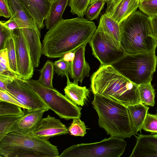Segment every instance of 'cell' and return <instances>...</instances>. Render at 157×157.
Returning a JSON list of instances; mask_svg holds the SVG:
<instances>
[{
    "label": "cell",
    "instance_id": "6da1fadb",
    "mask_svg": "<svg viewBox=\"0 0 157 157\" xmlns=\"http://www.w3.org/2000/svg\"><path fill=\"white\" fill-rule=\"evenodd\" d=\"M97 29L95 23L79 17L63 19L46 33L42 42L43 54L62 58L89 43Z\"/></svg>",
    "mask_w": 157,
    "mask_h": 157
},
{
    "label": "cell",
    "instance_id": "7a4b0ae2",
    "mask_svg": "<svg viewBox=\"0 0 157 157\" xmlns=\"http://www.w3.org/2000/svg\"><path fill=\"white\" fill-rule=\"evenodd\" d=\"M90 81L94 94L101 95L127 107L141 103L138 85L111 65H101L91 76Z\"/></svg>",
    "mask_w": 157,
    "mask_h": 157
},
{
    "label": "cell",
    "instance_id": "3957f363",
    "mask_svg": "<svg viewBox=\"0 0 157 157\" xmlns=\"http://www.w3.org/2000/svg\"><path fill=\"white\" fill-rule=\"evenodd\" d=\"M121 45L126 54L155 53L157 41L149 17L136 11L120 24Z\"/></svg>",
    "mask_w": 157,
    "mask_h": 157
},
{
    "label": "cell",
    "instance_id": "277c9868",
    "mask_svg": "<svg viewBox=\"0 0 157 157\" xmlns=\"http://www.w3.org/2000/svg\"><path fill=\"white\" fill-rule=\"evenodd\" d=\"M92 102L98 113V124L110 136L122 138L135 135L127 107L98 94Z\"/></svg>",
    "mask_w": 157,
    "mask_h": 157
},
{
    "label": "cell",
    "instance_id": "5b68a950",
    "mask_svg": "<svg viewBox=\"0 0 157 157\" xmlns=\"http://www.w3.org/2000/svg\"><path fill=\"white\" fill-rule=\"evenodd\" d=\"M57 147L33 134L11 132L0 140V157H59Z\"/></svg>",
    "mask_w": 157,
    "mask_h": 157
},
{
    "label": "cell",
    "instance_id": "8992f818",
    "mask_svg": "<svg viewBox=\"0 0 157 157\" xmlns=\"http://www.w3.org/2000/svg\"><path fill=\"white\" fill-rule=\"evenodd\" d=\"M157 62V57L155 53L125 54L111 65L130 81L138 86L151 83Z\"/></svg>",
    "mask_w": 157,
    "mask_h": 157
},
{
    "label": "cell",
    "instance_id": "52a82bcc",
    "mask_svg": "<svg viewBox=\"0 0 157 157\" xmlns=\"http://www.w3.org/2000/svg\"><path fill=\"white\" fill-rule=\"evenodd\" d=\"M126 145L123 138L110 136L99 142L73 145L66 149L59 157H120Z\"/></svg>",
    "mask_w": 157,
    "mask_h": 157
},
{
    "label": "cell",
    "instance_id": "ba28073f",
    "mask_svg": "<svg viewBox=\"0 0 157 157\" xmlns=\"http://www.w3.org/2000/svg\"><path fill=\"white\" fill-rule=\"evenodd\" d=\"M32 89L49 109L53 111L60 118L66 120L80 118L82 108L78 106L65 95L55 88L45 87L38 80L27 81Z\"/></svg>",
    "mask_w": 157,
    "mask_h": 157
},
{
    "label": "cell",
    "instance_id": "9c48e42d",
    "mask_svg": "<svg viewBox=\"0 0 157 157\" xmlns=\"http://www.w3.org/2000/svg\"><path fill=\"white\" fill-rule=\"evenodd\" d=\"M89 43L93 55L101 65H111L126 54L120 42L105 33L99 24Z\"/></svg>",
    "mask_w": 157,
    "mask_h": 157
},
{
    "label": "cell",
    "instance_id": "30bf717a",
    "mask_svg": "<svg viewBox=\"0 0 157 157\" xmlns=\"http://www.w3.org/2000/svg\"><path fill=\"white\" fill-rule=\"evenodd\" d=\"M19 100L30 110L49 108L36 94L27 81L15 77L7 85L6 90Z\"/></svg>",
    "mask_w": 157,
    "mask_h": 157
},
{
    "label": "cell",
    "instance_id": "8fae6325",
    "mask_svg": "<svg viewBox=\"0 0 157 157\" xmlns=\"http://www.w3.org/2000/svg\"><path fill=\"white\" fill-rule=\"evenodd\" d=\"M14 35L19 78L25 81L31 79L34 67L27 40L21 29L13 30Z\"/></svg>",
    "mask_w": 157,
    "mask_h": 157
},
{
    "label": "cell",
    "instance_id": "7c38bea8",
    "mask_svg": "<svg viewBox=\"0 0 157 157\" xmlns=\"http://www.w3.org/2000/svg\"><path fill=\"white\" fill-rule=\"evenodd\" d=\"M140 0H112L107 3L105 13L119 23H121L135 12Z\"/></svg>",
    "mask_w": 157,
    "mask_h": 157
},
{
    "label": "cell",
    "instance_id": "4fadbf2b",
    "mask_svg": "<svg viewBox=\"0 0 157 157\" xmlns=\"http://www.w3.org/2000/svg\"><path fill=\"white\" fill-rule=\"evenodd\" d=\"M68 133L67 128L59 120L48 115L42 118L33 134L48 140L52 137Z\"/></svg>",
    "mask_w": 157,
    "mask_h": 157
},
{
    "label": "cell",
    "instance_id": "5bb4252c",
    "mask_svg": "<svg viewBox=\"0 0 157 157\" xmlns=\"http://www.w3.org/2000/svg\"><path fill=\"white\" fill-rule=\"evenodd\" d=\"M48 110L45 109L33 110L23 109L24 114L13 128L11 132H16L24 134H33L43 118V114Z\"/></svg>",
    "mask_w": 157,
    "mask_h": 157
},
{
    "label": "cell",
    "instance_id": "9a60e30c",
    "mask_svg": "<svg viewBox=\"0 0 157 157\" xmlns=\"http://www.w3.org/2000/svg\"><path fill=\"white\" fill-rule=\"evenodd\" d=\"M86 44H84L77 49L73 53L74 56L70 62L71 70L70 75L73 82L81 83L86 77L90 74V67L86 61L85 53Z\"/></svg>",
    "mask_w": 157,
    "mask_h": 157
},
{
    "label": "cell",
    "instance_id": "2e32d148",
    "mask_svg": "<svg viewBox=\"0 0 157 157\" xmlns=\"http://www.w3.org/2000/svg\"><path fill=\"white\" fill-rule=\"evenodd\" d=\"M130 157H157V136L139 135Z\"/></svg>",
    "mask_w": 157,
    "mask_h": 157
},
{
    "label": "cell",
    "instance_id": "e0dca14e",
    "mask_svg": "<svg viewBox=\"0 0 157 157\" xmlns=\"http://www.w3.org/2000/svg\"><path fill=\"white\" fill-rule=\"evenodd\" d=\"M27 40L33 67H38L43 54L40 29L38 27L21 28Z\"/></svg>",
    "mask_w": 157,
    "mask_h": 157
},
{
    "label": "cell",
    "instance_id": "ac0fdd59",
    "mask_svg": "<svg viewBox=\"0 0 157 157\" xmlns=\"http://www.w3.org/2000/svg\"><path fill=\"white\" fill-rule=\"evenodd\" d=\"M19 0L32 16L39 28L43 29L51 3L48 0Z\"/></svg>",
    "mask_w": 157,
    "mask_h": 157
},
{
    "label": "cell",
    "instance_id": "d6986e66",
    "mask_svg": "<svg viewBox=\"0 0 157 157\" xmlns=\"http://www.w3.org/2000/svg\"><path fill=\"white\" fill-rule=\"evenodd\" d=\"M12 17L20 29L38 27L34 18L19 0H8ZM39 28V27H38Z\"/></svg>",
    "mask_w": 157,
    "mask_h": 157
},
{
    "label": "cell",
    "instance_id": "ffe728a7",
    "mask_svg": "<svg viewBox=\"0 0 157 157\" xmlns=\"http://www.w3.org/2000/svg\"><path fill=\"white\" fill-rule=\"evenodd\" d=\"M66 77L67 85L64 89L65 95L77 105L83 106L89 96V90L85 86H80L77 83L71 82L68 75Z\"/></svg>",
    "mask_w": 157,
    "mask_h": 157
},
{
    "label": "cell",
    "instance_id": "44dd1931",
    "mask_svg": "<svg viewBox=\"0 0 157 157\" xmlns=\"http://www.w3.org/2000/svg\"><path fill=\"white\" fill-rule=\"evenodd\" d=\"M127 108L131 123L135 135L142 129L149 107L140 103L128 106Z\"/></svg>",
    "mask_w": 157,
    "mask_h": 157
},
{
    "label": "cell",
    "instance_id": "7402d4cb",
    "mask_svg": "<svg viewBox=\"0 0 157 157\" xmlns=\"http://www.w3.org/2000/svg\"><path fill=\"white\" fill-rule=\"evenodd\" d=\"M69 0H55L51 3L48 15L45 19L46 29L49 30L62 20V15Z\"/></svg>",
    "mask_w": 157,
    "mask_h": 157
},
{
    "label": "cell",
    "instance_id": "603a6c76",
    "mask_svg": "<svg viewBox=\"0 0 157 157\" xmlns=\"http://www.w3.org/2000/svg\"><path fill=\"white\" fill-rule=\"evenodd\" d=\"M99 24L103 31L116 40L120 42L121 31L120 24L104 13L100 18Z\"/></svg>",
    "mask_w": 157,
    "mask_h": 157
},
{
    "label": "cell",
    "instance_id": "cb8c5ba5",
    "mask_svg": "<svg viewBox=\"0 0 157 157\" xmlns=\"http://www.w3.org/2000/svg\"><path fill=\"white\" fill-rule=\"evenodd\" d=\"M7 50L10 67L15 75L18 77L19 73L17 59L15 40L13 31L7 39L4 48Z\"/></svg>",
    "mask_w": 157,
    "mask_h": 157
},
{
    "label": "cell",
    "instance_id": "d4e9b609",
    "mask_svg": "<svg viewBox=\"0 0 157 157\" xmlns=\"http://www.w3.org/2000/svg\"><path fill=\"white\" fill-rule=\"evenodd\" d=\"M54 71V63L47 60L40 71V75L38 81L43 86L54 88L52 84Z\"/></svg>",
    "mask_w": 157,
    "mask_h": 157
},
{
    "label": "cell",
    "instance_id": "484cf974",
    "mask_svg": "<svg viewBox=\"0 0 157 157\" xmlns=\"http://www.w3.org/2000/svg\"><path fill=\"white\" fill-rule=\"evenodd\" d=\"M141 102L144 105L151 106L155 104V93L151 83L138 86Z\"/></svg>",
    "mask_w": 157,
    "mask_h": 157
},
{
    "label": "cell",
    "instance_id": "4316f807",
    "mask_svg": "<svg viewBox=\"0 0 157 157\" xmlns=\"http://www.w3.org/2000/svg\"><path fill=\"white\" fill-rule=\"evenodd\" d=\"M22 115L0 116V140L11 132Z\"/></svg>",
    "mask_w": 157,
    "mask_h": 157
},
{
    "label": "cell",
    "instance_id": "83f0119b",
    "mask_svg": "<svg viewBox=\"0 0 157 157\" xmlns=\"http://www.w3.org/2000/svg\"><path fill=\"white\" fill-rule=\"evenodd\" d=\"M90 0H70L69 6L71 8V12L78 17L83 18Z\"/></svg>",
    "mask_w": 157,
    "mask_h": 157
},
{
    "label": "cell",
    "instance_id": "f1b7e54d",
    "mask_svg": "<svg viewBox=\"0 0 157 157\" xmlns=\"http://www.w3.org/2000/svg\"><path fill=\"white\" fill-rule=\"evenodd\" d=\"M21 108L14 104L0 101V116L23 115L24 113Z\"/></svg>",
    "mask_w": 157,
    "mask_h": 157
},
{
    "label": "cell",
    "instance_id": "f546056e",
    "mask_svg": "<svg viewBox=\"0 0 157 157\" xmlns=\"http://www.w3.org/2000/svg\"><path fill=\"white\" fill-rule=\"evenodd\" d=\"M105 3L103 1L99 0L90 5L85 14L86 19L91 21L97 19L103 8Z\"/></svg>",
    "mask_w": 157,
    "mask_h": 157
},
{
    "label": "cell",
    "instance_id": "4dcf8cb0",
    "mask_svg": "<svg viewBox=\"0 0 157 157\" xmlns=\"http://www.w3.org/2000/svg\"><path fill=\"white\" fill-rule=\"evenodd\" d=\"M73 121L68 128V132L71 135L84 136L86 133V126L80 118H73Z\"/></svg>",
    "mask_w": 157,
    "mask_h": 157
},
{
    "label": "cell",
    "instance_id": "1f68e13d",
    "mask_svg": "<svg viewBox=\"0 0 157 157\" xmlns=\"http://www.w3.org/2000/svg\"><path fill=\"white\" fill-rule=\"evenodd\" d=\"M54 70L59 75L62 77L70 75L71 70L70 62L64 57L54 63Z\"/></svg>",
    "mask_w": 157,
    "mask_h": 157
},
{
    "label": "cell",
    "instance_id": "d6a6232c",
    "mask_svg": "<svg viewBox=\"0 0 157 157\" xmlns=\"http://www.w3.org/2000/svg\"><path fill=\"white\" fill-rule=\"evenodd\" d=\"M138 7L149 17L157 15V0L140 1Z\"/></svg>",
    "mask_w": 157,
    "mask_h": 157
},
{
    "label": "cell",
    "instance_id": "836d02e7",
    "mask_svg": "<svg viewBox=\"0 0 157 157\" xmlns=\"http://www.w3.org/2000/svg\"><path fill=\"white\" fill-rule=\"evenodd\" d=\"M142 129L151 133H157V113L155 114L147 113Z\"/></svg>",
    "mask_w": 157,
    "mask_h": 157
},
{
    "label": "cell",
    "instance_id": "e575fe53",
    "mask_svg": "<svg viewBox=\"0 0 157 157\" xmlns=\"http://www.w3.org/2000/svg\"><path fill=\"white\" fill-rule=\"evenodd\" d=\"M0 101H4L19 106L22 108L29 109L19 100L9 94L6 91L0 90Z\"/></svg>",
    "mask_w": 157,
    "mask_h": 157
},
{
    "label": "cell",
    "instance_id": "d590c367",
    "mask_svg": "<svg viewBox=\"0 0 157 157\" xmlns=\"http://www.w3.org/2000/svg\"><path fill=\"white\" fill-rule=\"evenodd\" d=\"M0 16L6 18L12 17L8 0H0Z\"/></svg>",
    "mask_w": 157,
    "mask_h": 157
},
{
    "label": "cell",
    "instance_id": "8d00e7d4",
    "mask_svg": "<svg viewBox=\"0 0 157 157\" xmlns=\"http://www.w3.org/2000/svg\"><path fill=\"white\" fill-rule=\"evenodd\" d=\"M12 31L0 24V50L4 49L5 42Z\"/></svg>",
    "mask_w": 157,
    "mask_h": 157
},
{
    "label": "cell",
    "instance_id": "74e56055",
    "mask_svg": "<svg viewBox=\"0 0 157 157\" xmlns=\"http://www.w3.org/2000/svg\"><path fill=\"white\" fill-rule=\"evenodd\" d=\"M17 76H11L0 74V90L6 91L8 84Z\"/></svg>",
    "mask_w": 157,
    "mask_h": 157
},
{
    "label": "cell",
    "instance_id": "f35d334b",
    "mask_svg": "<svg viewBox=\"0 0 157 157\" xmlns=\"http://www.w3.org/2000/svg\"><path fill=\"white\" fill-rule=\"evenodd\" d=\"M0 24L11 31H13L17 29H20L17 22L14 19L10 18L7 21H1Z\"/></svg>",
    "mask_w": 157,
    "mask_h": 157
},
{
    "label": "cell",
    "instance_id": "ab89813d",
    "mask_svg": "<svg viewBox=\"0 0 157 157\" xmlns=\"http://www.w3.org/2000/svg\"><path fill=\"white\" fill-rule=\"evenodd\" d=\"M0 50V62L4 63L10 68L7 49L5 48Z\"/></svg>",
    "mask_w": 157,
    "mask_h": 157
},
{
    "label": "cell",
    "instance_id": "60d3db41",
    "mask_svg": "<svg viewBox=\"0 0 157 157\" xmlns=\"http://www.w3.org/2000/svg\"><path fill=\"white\" fill-rule=\"evenodd\" d=\"M154 36L157 41V15L150 17Z\"/></svg>",
    "mask_w": 157,
    "mask_h": 157
},
{
    "label": "cell",
    "instance_id": "b9f144b4",
    "mask_svg": "<svg viewBox=\"0 0 157 157\" xmlns=\"http://www.w3.org/2000/svg\"><path fill=\"white\" fill-rule=\"evenodd\" d=\"M101 0L105 2V3H107L111 1L112 0H90V5L94 3L97 1Z\"/></svg>",
    "mask_w": 157,
    "mask_h": 157
},
{
    "label": "cell",
    "instance_id": "7bdbcfd3",
    "mask_svg": "<svg viewBox=\"0 0 157 157\" xmlns=\"http://www.w3.org/2000/svg\"><path fill=\"white\" fill-rule=\"evenodd\" d=\"M50 2L52 3L55 0H48Z\"/></svg>",
    "mask_w": 157,
    "mask_h": 157
},
{
    "label": "cell",
    "instance_id": "ee69618b",
    "mask_svg": "<svg viewBox=\"0 0 157 157\" xmlns=\"http://www.w3.org/2000/svg\"><path fill=\"white\" fill-rule=\"evenodd\" d=\"M153 0H140V1H151Z\"/></svg>",
    "mask_w": 157,
    "mask_h": 157
},
{
    "label": "cell",
    "instance_id": "f6af8a7d",
    "mask_svg": "<svg viewBox=\"0 0 157 157\" xmlns=\"http://www.w3.org/2000/svg\"><path fill=\"white\" fill-rule=\"evenodd\" d=\"M155 135L156 136H157V134H155Z\"/></svg>",
    "mask_w": 157,
    "mask_h": 157
}]
</instances>
